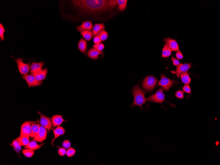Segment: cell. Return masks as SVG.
<instances>
[{
    "label": "cell",
    "mask_w": 220,
    "mask_h": 165,
    "mask_svg": "<svg viewBox=\"0 0 220 165\" xmlns=\"http://www.w3.org/2000/svg\"><path fill=\"white\" fill-rule=\"evenodd\" d=\"M72 2L81 12L89 14L112 10L117 5L115 0H76Z\"/></svg>",
    "instance_id": "1"
},
{
    "label": "cell",
    "mask_w": 220,
    "mask_h": 165,
    "mask_svg": "<svg viewBox=\"0 0 220 165\" xmlns=\"http://www.w3.org/2000/svg\"><path fill=\"white\" fill-rule=\"evenodd\" d=\"M134 101L131 106H138L142 107L143 105L146 103V99L145 98V92L138 86H136L132 89Z\"/></svg>",
    "instance_id": "2"
},
{
    "label": "cell",
    "mask_w": 220,
    "mask_h": 165,
    "mask_svg": "<svg viewBox=\"0 0 220 165\" xmlns=\"http://www.w3.org/2000/svg\"><path fill=\"white\" fill-rule=\"evenodd\" d=\"M158 82V80L156 77L152 76L146 77L142 83V87L148 91H151L155 88Z\"/></svg>",
    "instance_id": "3"
},
{
    "label": "cell",
    "mask_w": 220,
    "mask_h": 165,
    "mask_svg": "<svg viewBox=\"0 0 220 165\" xmlns=\"http://www.w3.org/2000/svg\"><path fill=\"white\" fill-rule=\"evenodd\" d=\"M165 95L163 89L159 88L155 94L150 96L146 98V100L149 102H154L162 103L165 101Z\"/></svg>",
    "instance_id": "4"
},
{
    "label": "cell",
    "mask_w": 220,
    "mask_h": 165,
    "mask_svg": "<svg viewBox=\"0 0 220 165\" xmlns=\"http://www.w3.org/2000/svg\"><path fill=\"white\" fill-rule=\"evenodd\" d=\"M23 59L20 58L15 59L17 67L20 73L22 75H27L30 69V63L25 64L22 61Z\"/></svg>",
    "instance_id": "5"
},
{
    "label": "cell",
    "mask_w": 220,
    "mask_h": 165,
    "mask_svg": "<svg viewBox=\"0 0 220 165\" xmlns=\"http://www.w3.org/2000/svg\"><path fill=\"white\" fill-rule=\"evenodd\" d=\"M161 79L159 82L158 85L162 87L165 91L169 90L173 84L176 82L175 81L168 79L164 74L161 75Z\"/></svg>",
    "instance_id": "6"
},
{
    "label": "cell",
    "mask_w": 220,
    "mask_h": 165,
    "mask_svg": "<svg viewBox=\"0 0 220 165\" xmlns=\"http://www.w3.org/2000/svg\"><path fill=\"white\" fill-rule=\"evenodd\" d=\"M38 113L40 116V122L41 125L48 130V132H49L53 129V126L51 118L45 117L39 112Z\"/></svg>",
    "instance_id": "7"
},
{
    "label": "cell",
    "mask_w": 220,
    "mask_h": 165,
    "mask_svg": "<svg viewBox=\"0 0 220 165\" xmlns=\"http://www.w3.org/2000/svg\"><path fill=\"white\" fill-rule=\"evenodd\" d=\"M29 121L25 122L21 127L20 137L30 138L31 132V123Z\"/></svg>",
    "instance_id": "8"
},
{
    "label": "cell",
    "mask_w": 220,
    "mask_h": 165,
    "mask_svg": "<svg viewBox=\"0 0 220 165\" xmlns=\"http://www.w3.org/2000/svg\"><path fill=\"white\" fill-rule=\"evenodd\" d=\"M22 79L26 81L28 87H36L41 85L43 82H39L37 80L35 77L32 75H23L22 77Z\"/></svg>",
    "instance_id": "9"
},
{
    "label": "cell",
    "mask_w": 220,
    "mask_h": 165,
    "mask_svg": "<svg viewBox=\"0 0 220 165\" xmlns=\"http://www.w3.org/2000/svg\"><path fill=\"white\" fill-rule=\"evenodd\" d=\"M191 67V64L190 63L180 64L177 66L175 71H172L171 72L174 74H176L177 76L179 77L182 74L188 72Z\"/></svg>",
    "instance_id": "10"
},
{
    "label": "cell",
    "mask_w": 220,
    "mask_h": 165,
    "mask_svg": "<svg viewBox=\"0 0 220 165\" xmlns=\"http://www.w3.org/2000/svg\"><path fill=\"white\" fill-rule=\"evenodd\" d=\"M47 132L45 127L40 125V128L37 137L33 139V140L38 142L42 143L46 139Z\"/></svg>",
    "instance_id": "11"
},
{
    "label": "cell",
    "mask_w": 220,
    "mask_h": 165,
    "mask_svg": "<svg viewBox=\"0 0 220 165\" xmlns=\"http://www.w3.org/2000/svg\"><path fill=\"white\" fill-rule=\"evenodd\" d=\"M103 54L104 53L102 51H98L94 48L89 49L87 53V56L88 57L94 60L98 59L100 55L103 56Z\"/></svg>",
    "instance_id": "12"
},
{
    "label": "cell",
    "mask_w": 220,
    "mask_h": 165,
    "mask_svg": "<svg viewBox=\"0 0 220 165\" xmlns=\"http://www.w3.org/2000/svg\"><path fill=\"white\" fill-rule=\"evenodd\" d=\"M53 130L54 138L51 141V145L55 146L53 144L54 141H55L56 139L58 138L60 136L63 135L66 132V130L63 127L60 126L57 127L56 129H53Z\"/></svg>",
    "instance_id": "13"
},
{
    "label": "cell",
    "mask_w": 220,
    "mask_h": 165,
    "mask_svg": "<svg viewBox=\"0 0 220 165\" xmlns=\"http://www.w3.org/2000/svg\"><path fill=\"white\" fill-rule=\"evenodd\" d=\"M44 65V62H33L30 67V73L32 75L42 71L43 67Z\"/></svg>",
    "instance_id": "14"
},
{
    "label": "cell",
    "mask_w": 220,
    "mask_h": 165,
    "mask_svg": "<svg viewBox=\"0 0 220 165\" xmlns=\"http://www.w3.org/2000/svg\"><path fill=\"white\" fill-rule=\"evenodd\" d=\"M164 42L169 45L171 51H180L178 44L175 40L167 38L164 39Z\"/></svg>",
    "instance_id": "15"
},
{
    "label": "cell",
    "mask_w": 220,
    "mask_h": 165,
    "mask_svg": "<svg viewBox=\"0 0 220 165\" xmlns=\"http://www.w3.org/2000/svg\"><path fill=\"white\" fill-rule=\"evenodd\" d=\"M93 28L92 22L87 21L83 22L81 25L77 26L76 29L79 32L84 30L91 31L92 30Z\"/></svg>",
    "instance_id": "16"
},
{
    "label": "cell",
    "mask_w": 220,
    "mask_h": 165,
    "mask_svg": "<svg viewBox=\"0 0 220 165\" xmlns=\"http://www.w3.org/2000/svg\"><path fill=\"white\" fill-rule=\"evenodd\" d=\"M52 122L54 127H56L61 125L62 123L65 122L64 119L61 115H55L51 118Z\"/></svg>",
    "instance_id": "17"
},
{
    "label": "cell",
    "mask_w": 220,
    "mask_h": 165,
    "mask_svg": "<svg viewBox=\"0 0 220 165\" xmlns=\"http://www.w3.org/2000/svg\"><path fill=\"white\" fill-rule=\"evenodd\" d=\"M48 72V69L45 68L43 70L33 74L32 75L35 77L37 80L39 82H41L45 79Z\"/></svg>",
    "instance_id": "18"
},
{
    "label": "cell",
    "mask_w": 220,
    "mask_h": 165,
    "mask_svg": "<svg viewBox=\"0 0 220 165\" xmlns=\"http://www.w3.org/2000/svg\"><path fill=\"white\" fill-rule=\"evenodd\" d=\"M105 25L104 24H96L94 25L93 28L92 34L93 37L98 36L100 33L105 30Z\"/></svg>",
    "instance_id": "19"
},
{
    "label": "cell",
    "mask_w": 220,
    "mask_h": 165,
    "mask_svg": "<svg viewBox=\"0 0 220 165\" xmlns=\"http://www.w3.org/2000/svg\"><path fill=\"white\" fill-rule=\"evenodd\" d=\"M87 46V44L86 41L81 38L79 42L78 47L79 51L84 55L86 53Z\"/></svg>",
    "instance_id": "20"
},
{
    "label": "cell",
    "mask_w": 220,
    "mask_h": 165,
    "mask_svg": "<svg viewBox=\"0 0 220 165\" xmlns=\"http://www.w3.org/2000/svg\"><path fill=\"white\" fill-rule=\"evenodd\" d=\"M45 143H42L40 145H38L36 141L33 140L30 142L27 145L25 146V148L30 149L31 150H38L40 148L43 146L44 145Z\"/></svg>",
    "instance_id": "21"
},
{
    "label": "cell",
    "mask_w": 220,
    "mask_h": 165,
    "mask_svg": "<svg viewBox=\"0 0 220 165\" xmlns=\"http://www.w3.org/2000/svg\"><path fill=\"white\" fill-rule=\"evenodd\" d=\"M40 128V125L38 124H32L31 125V132L30 137L34 138L38 135Z\"/></svg>",
    "instance_id": "22"
},
{
    "label": "cell",
    "mask_w": 220,
    "mask_h": 165,
    "mask_svg": "<svg viewBox=\"0 0 220 165\" xmlns=\"http://www.w3.org/2000/svg\"><path fill=\"white\" fill-rule=\"evenodd\" d=\"M171 49L167 43L164 45L162 51V58H166L169 57L171 54Z\"/></svg>",
    "instance_id": "23"
},
{
    "label": "cell",
    "mask_w": 220,
    "mask_h": 165,
    "mask_svg": "<svg viewBox=\"0 0 220 165\" xmlns=\"http://www.w3.org/2000/svg\"><path fill=\"white\" fill-rule=\"evenodd\" d=\"M182 82L185 85L190 84L191 79L187 72H185L180 75Z\"/></svg>",
    "instance_id": "24"
},
{
    "label": "cell",
    "mask_w": 220,
    "mask_h": 165,
    "mask_svg": "<svg viewBox=\"0 0 220 165\" xmlns=\"http://www.w3.org/2000/svg\"><path fill=\"white\" fill-rule=\"evenodd\" d=\"M80 33L85 39L87 41H90L92 38V33L91 31H80Z\"/></svg>",
    "instance_id": "25"
},
{
    "label": "cell",
    "mask_w": 220,
    "mask_h": 165,
    "mask_svg": "<svg viewBox=\"0 0 220 165\" xmlns=\"http://www.w3.org/2000/svg\"><path fill=\"white\" fill-rule=\"evenodd\" d=\"M127 0H117V3L119 5V10L124 11L127 7Z\"/></svg>",
    "instance_id": "26"
},
{
    "label": "cell",
    "mask_w": 220,
    "mask_h": 165,
    "mask_svg": "<svg viewBox=\"0 0 220 165\" xmlns=\"http://www.w3.org/2000/svg\"><path fill=\"white\" fill-rule=\"evenodd\" d=\"M17 138L18 139L20 145L21 146H26L30 143V140L29 138L21 137H19Z\"/></svg>",
    "instance_id": "27"
},
{
    "label": "cell",
    "mask_w": 220,
    "mask_h": 165,
    "mask_svg": "<svg viewBox=\"0 0 220 165\" xmlns=\"http://www.w3.org/2000/svg\"><path fill=\"white\" fill-rule=\"evenodd\" d=\"M12 146L14 148L17 153L19 152L21 150V146L20 145L19 142L18 138L14 140L12 143Z\"/></svg>",
    "instance_id": "28"
},
{
    "label": "cell",
    "mask_w": 220,
    "mask_h": 165,
    "mask_svg": "<svg viewBox=\"0 0 220 165\" xmlns=\"http://www.w3.org/2000/svg\"><path fill=\"white\" fill-rule=\"evenodd\" d=\"M102 41L106 40L108 38V34L106 31L103 30L98 35Z\"/></svg>",
    "instance_id": "29"
},
{
    "label": "cell",
    "mask_w": 220,
    "mask_h": 165,
    "mask_svg": "<svg viewBox=\"0 0 220 165\" xmlns=\"http://www.w3.org/2000/svg\"><path fill=\"white\" fill-rule=\"evenodd\" d=\"M22 153L27 158L32 157L34 154V152L33 150H31L28 149H26L24 150H23Z\"/></svg>",
    "instance_id": "30"
},
{
    "label": "cell",
    "mask_w": 220,
    "mask_h": 165,
    "mask_svg": "<svg viewBox=\"0 0 220 165\" xmlns=\"http://www.w3.org/2000/svg\"><path fill=\"white\" fill-rule=\"evenodd\" d=\"M76 153V150L72 147H70L66 151V155L69 157H73L75 155Z\"/></svg>",
    "instance_id": "31"
},
{
    "label": "cell",
    "mask_w": 220,
    "mask_h": 165,
    "mask_svg": "<svg viewBox=\"0 0 220 165\" xmlns=\"http://www.w3.org/2000/svg\"><path fill=\"white\" fill-rule=\"evenodd\" d=\"M6 31L4 28L3 25L1 23L0 24V37H1V40L2 41H4L5 40V37L4 36V33Z\"/></svg>",
    "instance_id": "32"
},
{
    "label": "cell",
    "mask_w": 220,
    "mask_h": 165,
    "mask_svg": "<svg viewBox=\"0 0 220 165\" xmlns=\"http://www.w3.org/2000/svg\"><path fill=\"white\" fill-rule=\"evenodd\" d=\"M71 145V144L70 141L69 140H64L62 143V146L64 148L66 149H68L70 147Z\"/></svg>",
    "instance_id": "33"
},
{
    "label": "cell",
    "mask_w": 220,
    "mask_h": 165,
    "mask_svg": "<svg viewBox=\"0 0 220 165\" xmlns=\"http://www.w3.org/2000/svg\"><path fill=\"white\" fill-rule=\"evenodd\" d=\"M93 46L94 48L100 51H102L105 48V46L102 43L94 45Z\"/></svg>",
    "instance_id": "34"
},
{
    "label": "cell",
    "mask_w": 220,
    "mask_h": 165,
    "mask_svg": "<svg viewBox=\"0 0 220 165\" xmlns=\"http://www.w3.org/2000/svg\"><path fill=\"white\" fill-rule=\"evenodd\" d=\"M67 151L64 148H61L58 151V154L61 156H63L66 154Z\"/></svg>",
    "instance_id": "35"
},
{
    "label": "cell",
    "mask_w": 220,
    "mask_h": 165,
    "mask_svg": "<svg viewBox=\"0 0 220 165\" xmlns=\"http://www.w3.org/2000/svg\"><path fill=\"white\" fill-rule=\"evenodd\" d=\"M182 90L189 94H190L191 93L190 87L188 85H185L182 88Z\"/></svg>",
    "instance_id": "36"
},
{
    "label": "cell",
    "mask_w": 220,
    "mask_h": 165,
    "mask_svg": "<svg viewBox=\"0 0 220 165\" xmlns=\"http://www.w3.org/2000/svg\"><path fill=\"white\" fill-rule=\"evenodd\" d=\"M175 96L180 99H182L184 97L183 92L180 90L176 92Z\"/></svg>",
    "instance_id": "37"
},
{
    "label": "cell",
    "mask_w": 220,
    "mask_h": 165,
    "mask_svg": "<svg viewBox=\"0 0 220 165\" xmlns=\"http://www.w3.org/2000/svg\"><path fill=\"white\" fill-rule=\"evenodd\" d=\"M101 41H102L98 36H95L93 39L94 42L95 44H100Z\"/></svg>",
    "instance_id": "38"
},
{
    "label": "cell",
    "mask_w": 220,
    "mask_h": 165,
    "mask_svg": "<svg viewBox=\"0 0 220 165\" xmlns=\"http://www.w3.org/2000/svg\"><path fill=\"white\" fill-rule=\"evenodd\" d=\"M172 60L173 62V64L174 66H177L180 64V61L178 59H177L175 58L172 57Z\"/></svg>",
    "instance_id": "39"
},
{
    "label": "cell",
    "mask_w": 220,
    "mask_h": 165,
    "mask_svg": "<svg viewBox=\"0 0 220 165\" xmlns=\"http://www.w3.org/2000/svg\"><path fill=\"white\" fill-rule=\"evenodd\" d=\"M176 56L177 59H182L183 58V56L182 54L180 51L177 52L176 54Z\"/></svg>",
    "instance_id": "40"
}]
</instances>
